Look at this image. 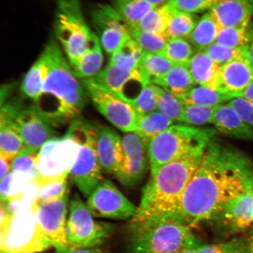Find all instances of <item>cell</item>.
<instances>
[{
  "label": "cell",
  "instance_id": "cell-1",
  "mask_svg": "<svg viewBox=\"0 0 253 253\" xmlns=\"http://www.w3.org/2000/svg\"><path fill=\"white\" fill-rule=\"evenodd\" d=\"M253 191V161L212 140L183 194L179 219L192 228L214 219L227 203Z\"/></svg>",
  "mask_w": 253,
  "mask_h": 253
},
{
  "label": "cell",
  "instance_id": "cell-2",
  "mask_svg": "<svg viewBox=\"0 0 253 253\" xmlns=\"http://www.w3.org/2000/svg\"><path fill=\"white\" fill-rule=\"evenodd\" d=\"M43 52L48 63V72L42 94L33 104L56 126L79 118L90 98L58 43L50 41Z\"/></svg>",
  "mask_w": 253,
  "mask_h": 253
},
{
  "label": "cell",
  "instance_id": "cell-3",
  "mask_svg": "<svg viewBox=\"0 0 253 253\" xmlns=\"http://www.w3.org/2000/svg\"><path fill=\"white\" fill-rule=\"evenodd\" d=\"M204 153L167 164L152 174L142 191L140 204L131 223L158 220L181 222L179 212L183 195Z\"/></svg>",
  "mask_w": 253,
  "mask_h": 253
},
{
  "label": "cell",
  "instance_id": "cell-4",
  "mask_svg": "<svg viewBox=\"0 0 253 253\" xmlns=\"http://www.w3.org/2000/svg\"><path fill=\"white\" fill-rule=\"evenodd\" d=\"M216 132L187 124L170 126L147 145L151 175L167 164L203 154Z\"/></svg>",
  "mask_w": 253,
  "mask_h": 253
},
{
  "label": "cell",
  "instance_id": "cell-5",
  "mask_svg": "<svg viewBox=\"0 0 253 253\" xmlns=\"http://www.w3.org/2000/svg\"><path fill=\"white\" fill-rule=\"evenodd\" d=\"M130 253H181L198 244L191 227L173 220L131 223Z\"/></svg>",
  "mask_w": 253,
  "mask_h": 253
},
{
  "label": "cell",
  "instance_id": "cell-6",
  "mask_svg": "<svg viewBox=\"0 0 253 253\" xmlns=\"http://www.w3.org/2000/svg\"><path fill=\"white\" fill-rule=\"evenodd\" d=\"M65 136L80 147L78 159L69 174L81 194L88 198L103 180L96 148L94 123L79 117L71 122Z\"/></svg>",
  "mask_w": 253,
  "mask_h": 253
},
{
  "label": "cell",
  "instance_id": "cell-7",
  "mask_svg": "<svg viewBox=\"0 0 253 253\" xmlns=\"http://www.w3.org/2000/svg\"><path fill=\"white\" fill-rule=\"evenodd\" d=\"M0 120L17 132L25 149L31 153H38L46 142L58 138L56 126L34 104H26L18 98L9 99L1 106Z\"/></svg>",
  "mask_w": 253,
  "mask_h": 253
},
{
  "label": "cell",
  "instance_id": "cell-8",
  "mask_svg": "<svg viewBox=\"0 0 253 253\" xmlns=\"http://www.w3.org/2000/svg\"><path fill=\"white\" fill-rule=\"evenodd\" d=\"M55 31L69 63L75 61L86 51L96 35L85 20L78 0H59Z\"/></svg>",
  "mask_w": 253,
  "mask_h": 253
},
{
  "label": "cell",
  "instance_id": "cell-9",
  "mask_svg": "<svg viewBox=\"0 0 253 253\" xmlns=\"http://www.w3.org/2000/svg\"><path fill=\"white\" fill-rule=\"evenodd\" d=\"M69 191L61 198L33 206L38 242L42 250L54 247L58 253L71 251L66 235Z\"/></svg>",
  "mask_w": 253,
  "mask_h": 253
},
{
  "label": "cell",
  "instance_id": "cell-10",
  "mask_svg": "<svg viewBox=\"0 0 253 253\" xmlns=\"http://www.w3.org/2000/svg\"><path fill=\"white\" fill-rule=\"evenodd\" d=\"M66 235L70 250L96 248L102 245L112 233V224L94 220L87 204L78 193L73 195L70 204Z\"/></svg>",
  "mask_w": 253,
  "mask_h": 253
},
{
  "label": "cell",
  "instance_id": "cell-11",
  "mask_svg": "<svg viewBox=\"0 0 253 253\" xmlns=\"http://www.w3.org/2000/svg\"><path fill=\"white\" fill-rule=\"evenodd\" d=\"M83 84L96 108L117 128L126 133L135 132L139 116L133 106L96 83L93 79Z\"/></svg>",
  "mask_w": 253,
  "mask_h": 253
},
{
  "label": "cell",
  "instance_id": "cell-12",
  "mask_svg": "<svg viewBox=\"0 0 253 253\" xmlns=\"http://www.w3.org/2000/svg\"><path fill=\"white\" fill-rule=\"evenodd\" d=\"M86 204L94 217L103 219H132L137 211V206L108 179L100 183L87 198Z\"/></svg>",
  "mask_w": 253,
  "mask_h": 253
},
{
  "label": "cell",
  "instance_id": "cell-13",
  "mask_svg": "<svg viewBox=\"0 0 253 253\" xmlns=\"http://www.w3.org/2000/svg\"><path fill=\"white\" fill-rule=\"evenodd\" d=\"M91 79L131 105L145 86L151 83L149 79L140 68L124 71L109 63Z\"/></svg>",
  "mask_w": 253,
  "mask_h": 253
},
{
  "label": "cell",
  "instance_id": "cell-14",
  "mask_svg": "<svg viewBox=\"0 0 253 253\" xmlns=\"http://www.w3.org/2000/svg\"><path fill=\"white\" fill-rule=\"evenodd\" d=\"M91 19L103 49L110 56L131 36L130 28L113 5H97Z\"/></svg>",
  "mask_w": 253,
  "mask_h": 253
},
{
  "label": "cell",
  "instance_id": "cell-15",
  "mask_svg": "<svg viewBox=\"0 0 253 253\" xmlns=\"http://www.w3.org/2000/svg\"><path fill=\"white\" fill-rule=\"evenodd\" d=\"M122 165L115 176L123 185L131 187L140 182L148 168L147 145L135 132L126 133L122 138Z\"/></svg>",
  "mask_w": 253,
  "mask_h": 253
},
{
  "label": "cell",
  "instance_id": "cell-16",
  "mask_svg": "<svg viewBox=\"0 0 253 253\" xmlns=\"http://www.w3.org/2000/svg\"><path fill=\"white\" fill-rule=\"evenodd\" d=\"M80 147L77 142L63 136L46 156L38 155L39 179L69 175L77 161Z\"/></svg>",
  "mask_w": 253,
  "mask_h": 253
},
{
  "label": "cell",
  "instance_id": "cell-17",
  "mask_svg": "<svg viewBox=\"0 0 253 253\" xmlns=\"http://www.w3.org/2000/svg\"><path fill=\"white\" fill-rule=\"evenodd\" d=\"M98 158L104 172L116 176L122 165V138L106 125L94 123Z\"/></svg>",
  "mask_w": 253,
  "mask_h": 253
},
{
  "label": "cell",
  "instance_id": "cell-18",
  "mask_svg": "<svg viewBox=\"0 0 253 253\" xmlns=\"http://www.w3.org/2000/svg\"><path fill=\"white\" fill-rule=\"evenodd\" d=\"M214 219L230 235L241 233L253 226V191L227 203Z\"/></svg>",
  "mask_w": 253,
  "mask_h": 253
},
{
  "label": "cell",
  "instance_id": "cell-19",
  "mask_svg": "<svg viewBox=\"0 0 253 253\" xmlns=\"http://www.w3.org/2000/svg\"><path fill=\"white\" fill-rule=\"evenodd\" d=\"M210 11L220 27L248 28L253 14V0H221Z\"/></svg>",
  "mask_w": 253,
  "mask_h": 253
},
{
  "label": "cell",
  "instance_id": "cell-20",
  "mask_svg": "<svg viewBox=\"0 0 253 253\" xmlns=\"http://www.w3.org/2000/svg\"><path fill=\"white\" fill-rule=\"evenodd\" d=\"M253 81V70L245 59H238L221 67L220 92L227 95L230 100L242 92Z\"/></svg>",
  "mask_w": 253,
  "mask_h": 253
},
{
  "label": "cell",
  "instance_id": "cell-21",
  "mask_svg": "<svg viewBox=\"0 0 253 253\" xmlns=\"http://www.w3.org/2000/svg\"><path fill=\"white\" fill-rule=\"evenodd\" d=\"M212 124L217 131L230 138L253 141V132L227 103L216 106Z\"/></svg>",
  "mask_w": 253,
  "mask_h": 253
},
{
  "label": "cell",
  "instance_id": "cell-22",
  "mask_svg": "<svg viewBox=\"0 0 253 253\" xmlns=\"http://www.w3.org/2000/svg\"><path fill=\"white\" fill-rule=\"evenodd\" d=\"M187 67L195 84L219 91L221 66L213 62L204 50L195 53Z\"/></svg>",
  "mask_w": 253,
  "mask_h": 253
},
{
  "label": "cell",
  "instance_id": "cell-23",
  "mask_svg": "<svg viewBox=\"0 0 253 253\" xmlns=\"http://www.w3.org/2000/svg\"><path fill=\"white\" fill-rule=\"evenodd\" d=\"M103 48L97 34L86 52L75 61L69 63L73 73L83 80L93 78L102 70Z\"/></svg>",
  "mask_w": 253,
  "mask_h": 253
},
{
  "label": "cell",
  "instance_id": "cell-24",
  "mask_svg": "<svg viewBox=\"0 0 253 253\" xmlns=\"http://www.w3.org/2000/svg\"><path fill=\"white\" fill-rule=\"evenodd\" d=\"M47 72L48 63L43 52L25 75L21 86L22 94L33 103L37 102L42 94Z\"/></svg>",
  "mask_w": 253,
  "mask_h": 253
},
{
  "label": "cell",
  "instance_id": "cell-25",
  "mask_svg": "<svg viewBox=\"0 0 253 253\" xmlns=\"http://www.w3.org/2000/svg\"><path fill=\"white\" fill-rule=\"evenodd\" d=\"M153 84L178 98L184 96L195 86L187 65H173L165 76Z\"/></svg>",
  "mask_w": 253,
  "mask_h": 253
},
{
  "label": "cell",
  "instance_id": "cell-26",
  "mask_svg": "<svg viewBox=\"0 0 253 253\" xmlns=\"http://www.w3.org/2000/svg\"><path fill=\"white\" fill-rule=\"evenodd\" d=\"M220 26L210 11L197 21L187 40L198 51L216 42Z\"/></svg>",
  "mask_w": 253,
  "mask_h": 253
},
{
  "label": "cell",
  "instance_id": "cell-27",
  "mask_svg": "<svg viewBox=\"0 0 253 253\" xmlns=\"http://www.w3.org/2000/svg\"><path fill=\"white\" fill-rule=\"evenodd\" d=\"M144 52L131 36L110 56L109 64L124 71L139 68Z\"/></svg>",
  "mask_w": 253,
  "mask_h": 253
},
{
  "label": "cell",
  "instance_id": "cell-28",
  "mask_svg": "<svg viewBox=\"0 0 253 253\" xmlns=\"http://www.w3.org/2000/svg\"><path fill=\"white\" fill-rule=\"evenodd\" d=\"M174 122L158 111H155L139 117L135 133L148 145L154 138L173 125Z\"/></svg>",
  "mask_w": 253,
  "mask_h": 253
},
{
  "label": "cell",
  "instance_id": "cell-29",
  "mask_svg": "<svg viewBox=\"0 0 253 253\" xmlns=\"http://www.w3.org/2000/svg\"><path fill=\"white\" fill-rule=\"evenodd\" d=\"M113 7L130 29H134L153 9L145 0H114Z\"/></svg>",
  "mask_w": 253,
  "mask_h": 253
},
{
  "label": "cell",
  "instance_id": "cell-30",
  "mask_svg": "<svg viewBox=\"0 0 253 253\" xmlns=\"http://www.w3.org/2000/svg\"><path fill=\"white\" fill-rule=\"evenodd\" d=\"M171 14L172 8L166 4L154 8L148 12L134 29L160 34L168 38L167 30Z\"/></svg>",
  "mask_w": 253,
  "mask_h": 253
},
{
  "label": "cell",
  "instance_id": "cell-31",
  "mask_svg": "<svg viewBox=\"0 0 253 253\" xmlns=\"http://www.w3.org/2000/svg\"><path fill=\"white\" fill-rule=\"evenodd\" d=\"M185 105L216 107L228 102L230 98L219 91L204 86H194L184 96L179 98Z\"/></svg>",
  "mask_w": 253,
  "mask_h": 253
},
{
  "label": "cell",
  "instance_id": "cell-32",
  "mask_svg": "<svg viewBox=\"0 0 253 253\" xmlns=\"http://www.w3.org/2000/svg\"><path fill=\"white\" fill-rule=\"evenodd\" d=\"M38 153H31L24 148L12 162V172L27 182L39 179L40 171L38 166Z\"/></svg>",
  "mask_w": 253,
  "mask_h": 253
},
{
  "label": "cell",
  "instance_id": "cell-33",
  "mask_svg": "<svg viewBox=\"0 0 253 253\" xmlns=\"http://www.w3.org/2000/svg\"><path fill=\"white\" fill-rule=\"evenodd\" d=\"M192 14L180 12L172 9V14L167 30L169 40L170 39H188L194 29L197 21Z\"/></svg>",
  "mask_w": 253,
  "mask_h": 253
},
{
  "label": "cell",
  "instance_id": "cell-34",
  "mask_svg": "<svg viewBox=\"0 0 253 253\" xmlns=\"http://www.w3.org/2000/svg\"><path fill=\"white\" fill-rule=\"evenodd\" d=\"M173 65H187L194 54L191 43L185 39H170L168 40L165 49L160 54Z\"/></svg>",
  "mask_w": 253,
  "mask_h": 253
},
{
  "label": "cell",
  "instance_id": "cell-35",
  "mask_svg": "<svg viewBox=\"0 0 253 253\" xmlns=\"http://www.w3.org/2000/svg\"><path fill=\"white\" fill-rule=\"evenodd\" d=\"M173 64L159 54L144 53L139 68L149 79L151 83L163 78Z\"/></svg>",
  "mask_w": 253,
  "mask_h": 253
},
{
  "label": "cell",
  "instance_id": "cell-36",
  "mask_svg": "<svg viewBox=\"0 0 253 253\" xmlns=\"http://www.w3.org/2000/svg\"><path fill=\"white\" fill-rule=\"evenodd\" d=\"M64 175L53 178L38 179L39 183V194L35 202H42L61 198L69 191L67 178Z\"/></svg>",
  "mask_w": 253,
  "mask_h": 253
},
{
  "label": "cell",
  "instance_id": "cell-37",
  "mask_svg": "<svg viewBox=\"0 0 253 253\" xmlns=\"http://www.w3.org/2000/svg\"><path fill=\"white\" fill-rule=\"evenodd\" d=\"M184 109L185 104L179 98L160 87L157 109L158 112L173 122L182 123Z\"/></svg>",
  "mask_w": 253,
  "mask_h": 253
},
{
  "label": "cell",
  "instance_id": "cell-38",
  "mask_svg": "<svg viewBox=\"0 0 253 253\" xmlns=\"http://www.w3.org/2000/svg\"><path fill=\"white\" fill-rule=\"evenodd\" d=\"M23 140L7 123L0 120V152L14 158L24 149Z\"/></svg>",
  "mask_w": 253,
  "mask_h": 253
},
{
  "label": "cell",
  "instance_id": "cell-39",
  "mask_svg": "<svg viewBox=\"0 0 253 253\" xmlns=\"http://www.w3.org/2000/svg\"><path fill=\"white\" fill-rule=\"evenodd\" d=\"M131 36L144 53L161 54L165 49L167 37L161 35L130 29Z\"/></svg>",
  "mask_w": 253,
  "mask_h": 253
},
{
  "label": "cell",
  "instance_id": "cell-40",
  "mask_svg": "<svg viewBox=\"0 0 253 253\" xmlns=\"http://www.w3.org/2000/svg\"><path fill=\"white\" fill-rule=\"evenodd\" d=\"M216 42L233 49H244L249 42L248 28L220 27Z\"/></svg>",
  "mask_w": 253,
  "mask_h": 253
},
{
  "label": "cell",
  "instance_id": "cell-41",
  "mask_svg": "<svg viewBox=\"0 0 253 253\" xmlns=\"http://www.w3.org/2000/svg\"><path fill=\"white\" fill-rule=\"evenodd\" d=\"M160 87L148 84L132 104L139 117L157 111Z\"/></svg>",
  "mask_w": 253,
  "mask_h": 253
},
{
  "label": "cell",
  "instance_id": "cell-42",
  "mask_svg": "<svg viewBox=\"0 0 253 253\" xmlns=\"http://www.w3.org/2000/svg\"><path fill=\"white\" fill-rule=\"evenodd\" d=\"M216 107L185 104L182 123L196 126L213 123Z\"/></svg>",
  "mask_w": 253,
  "mask_h": 253
},
{
  "label": "cell",
  "instance_id": "cell-43",
  "mask_svg": "<svg viewBox=\"0 0 253 253\" xmlns=\"http://www.w3.org/2000/svg\"><path fill=\"white\" fill-rule=\"evenodd\" d=\"M245 48H230L215 42L205 49L204 51L213 62L222 66L233 60L246 59Z\"/></svg>",
  "mask_w": 253,
  "mask_h": 253
},
{
  "label": "cell",
  "instance_id": "cell-44",
  "mask_svg": "<svg viewBox=\"0 0 253 253\" xmlns=\"http://www.w3.org/2000/svg\"><path fill=\"white\" fill-rule=\"evenodd\" d=\"M28 182L12 171L9 172L1 179L0 186L1 201L7 202L18 197L23 191Z\"/></svg>",
  "mask_w": 253,
  "mask_h": 253
},
{
  "label": "cell",
  "instance_id": "cell-45",
  "mask_svg": "<svg viewBox=\"0 0 253 253\" xmlns=\"http://www.w3.org/2000/svg\"><path fill=\"white\" fill-rule=\"evenodd\" d=\"M166 4L174 10L189 14L199 13L212 7L207 0H169Z\"/></svg>",
  "mask_w": 253,
  "mask_h": 253
},
{
  "label": "cell",
  "instance_id": "cell-46",
  "mask_svg": "<svg viewBox=\"0 0 253 253\" xmlns=\"http://www.w3.org/2000/svg\"><path fill=\"white\" fill-rule=\"evenodd\" d=\"M227 103L253 132V103L243 97L233 98Z\"/></svg>",
  "mask_w": 253,
  "mask_h": 253
},
{
  "label": "cell",
  "instance_id": "cell-47",
  "mask_svg": "<svg viewBox=\"0 0 253 253\" xmlns=\"http://www.w3.org/2000/svg\"><path fill=\"white\" fill-rule=\"evenodd\" d=\"M238 239L215 244L200 245L197 253H227L235 246Z\"/></svg>",
  "mask_w": 253,
  "mask_h": 253
},
{
  "label": "cell",
  "instance_id": "cell-48",
  "mask_svg": "<svg viewBox=\"0 0 253 253\" xmlns=\"http://www.w3.org/2000/svg\"><path fill=\"white\" fill-rule=\"evenodd\" d=\"M13 160V158L0 152V178L1 180L10 172Z\"/></svg>",
  "mask_w": 253,
  "mask_h": 253
},
{
  "label": "cell",
  "instance_id": "cell-49",
  "mask_svg": "<svg viewBox=\"0 0 253 253\" xmlns=\"http://www.w3.org/2000/svg\"><path fill=\"white\" fill-rule=\"evenodd\" d=\"M249 34V42L246 47V59L253 70V21H251L248 27Z\"/></svg>",
  "mask_w": 253,
  "mask_h": 253
},
{
  "label": "cell",
  "instance_id": "cell-50",
  "mask_svg": "<svg viewBox=\"0 0 253 253\" xmlns=\"http://www.w3.org/2000/svg\"><path fill=\"white\" fill-rule=\"evenodd\" d=\"M14 84H5L1 88V96H0V103L1 106L9 99L10 94L12 93V91L14 89Z\"/></svg>",
  "mask_w": 253,
  "mask_h": 253
},
{
  "label": "cell",
  "instance_id": "cell-51",
  "mask_svg": "<svg viewBox=\"0 0 253 253\" xmlns=\"http://www.w3.org/2000/svg\"><path fill=\"white\" fill-rule=\"evenodd\" d=\"M245 253H253V226L245 237Z\"/></svg>",
  "mask_w": 253,
  "mask_h": 253
},
{
  "label": "cell",
  "instance_id": "cell-52",
  "mask_svg": "<svg viewBox=\"0 0 253 253\" xmlns=\"http://www.w3.org/2000/svg\"><path fill=\"white\" fill-rule=\"evenodd\" d=\"M236 97L245 98L246 100L253 103V81L242 92L237 95Z\"/></svg>",
  "mask_w": 253,
  "mask_h": 253
},
{
  "label": "cell",
  "instance_id": "cell-53",
  "mask_svg": "<svg viewBox=\"0 0 253 253\" xmlns=\"http://www.w3.org/2000/svg\"><path fill=\"white\" fill-rule=\"evenodd\" d=\"M227 253H245V237L238 239L236 245Z\"/></svg>",
  "mask_w": 253,
  "mask_h": 253
},
{
  "label": "cell",
  "instance_id": "cell-54",
  "mask_svg": "<svg viewBox=\"0 0 253 253\" xmlns=\"http://www.w3.org/2000/svg\"><path fill=\"white\" fill-rule=\"evenodd\" d=\"M66 253H103L96 248H82L73 250Z\"/></svg>",
  "mask_w": 253,
  "mask_h": 253
},
{
  "label": "cell",
  "instance_id": "cell-55",
  "mask_svg": "<svg viewBox=\"0 0 253 253\" xmlns=\"http://www.w3.org/2000/svg\"><path fill=\"white\" fill-rule=\"evenodd\" d=\"M150 4L157 8L161 7V6L166 4L169 1V0H145Z\"/></svg>",
  "mask_w": 253,
  "mask_h": 253
},
{
  "label": "cell",
  "instance_id": "cell-56",
  "mask_svg": "<svg viewBox=\"0 0 253 253\" xmlns=\"http://www.w3.org/2000/svg\"><path fill=\"white\" fill-rule=\"evenodd\" d=\"M201 245L199 243L195 245L194 246H192L190 247V248L186 249L184 251H183L181 253H197V250L199 248V246Z\"/></svg>",
  "mask_w": 253,
  "mask_h": 253
},
{
  "label": "cell",
  "instance_id": "cell-57",
  "mask_svg": "<svg viewBox=\"0 0 253 253\" xmlns=\"http://www.w3.org/2000/svg\"><path fill=\"white\" fill-rule=\"evenodd\" d=\"M207 1L211 3V4L213 6V5L216 4V3L218 2L221 1V0H207Z\"/></svg>",
  "mask_w": 253,
  "mask_h": 253
}]
</instances>
